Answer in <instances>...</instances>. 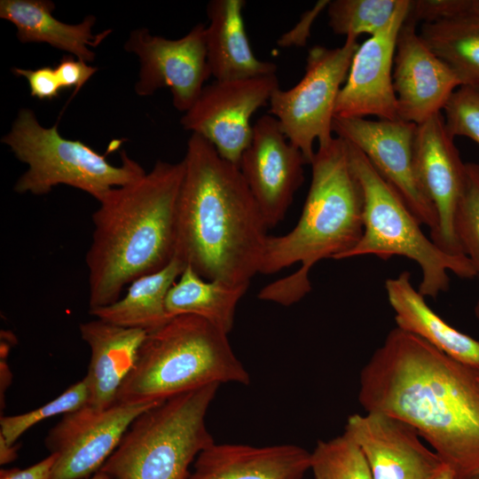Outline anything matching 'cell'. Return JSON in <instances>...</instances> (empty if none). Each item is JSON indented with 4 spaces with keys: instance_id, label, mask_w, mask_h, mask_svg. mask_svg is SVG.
Returning <instances> with one entry per match:
<instances>
[{
    "instance_id": "6da1fadb",
    "label": "cell",
    "mask_w": 479,
    "mask_h": 479,
    "mask_svg": "<svg viewBox=\"0 0 479 479\" xmlns=\"http://www.w3.org/2000/svg\"><path fill=\"white\" fill-rule=\"evenodd\" d=\"M357 398L414 428L454 479L479 475L477 370L396 326L361 369Z\"/></svg>"
},
{
    "instance_id": "7a4b0ae2",
    "label": "cell",
    "mask_w": 479,
    "mask_h": 479,
    "mask_svg": "<svg viewBox=\"0 0 479 479\" xmlns=\"http://www.w3.org/2000/svg\"><path fill=\"white\" fill-rule=\"evenodd\" d=\"M183 161L175 257L205 279L249 286L260 272L269 236L239 166L194 133Z\"/></svg>"
},
{
    "instance_id": "3957f363",
    "label": "cell",
    "mask_w": 479,
    "mask_h": 479,
    "mask_svg": "<svg viewBox=\"0 0 479 479\" xmlns=\"http://www.w3.org/2000/svg\"><path fill=\"white\" fill-rule=\"evenodd\" d=\"M184 171L183 160H159L142 177L110 190L98 201L85 256L89 310L114 302L125 286L174 259Z\"/></svg>"
},
{
    "instance_id": "277c9868",
    "label": "cell",
    "mask_w": 479,
    "mask_h": 479,
    "mask_svg": "<svg viewBox=\"0 0 479 479\" xmlns=\"http://www.w3.org/2000/svg\"><path fill=\"white\" fill-rule=\"evenodd\" d=\"M312 177L296 225L287 233L269 236L261 274L294 263L293 274L264 287L258 297L292 305L311 289L309 273L322 259L342 260L357 244L364 229V194L352 168L348 142L339 137L318 146L310 163Z\"/></svg>"
},
{
    "instance_id": "5b68a950",
    "label": "cell",
    "mask_w": 479,
    "mask_h": 479,
    "mask_svg": "<svg viewBox=\"0 0 479 479\" xmlns=\"http://www.w3.org/2000/svg\"><path fill=\"white\" fill-rule=\"evenodd\" d=\"M249 382L227 334L202 318L179 315L147 333L116 402L157 403L210 384Z\"/></svg>"
},
{
    "instance_id": "8992f818",
    "label": "cell",
    "mask_w": 479,
    "mask_h": 479,
    "mask_svg": "<svg viewBox=\"0 0 479 479\" xmlns=\"http://www.w3.org/2000/svg\"><path fill=\"white\" fill-rule=\"evenodd\" d=\"M219 384L178 395L138 415L99 471L112 479H188L215 442L206 424Z\"/></svg>"
},
{
    "instance_id": "52a82bcc",
    "label": "cell",
    "mask_w": 479,
    "mask_h": 479,
    "mask_svg": "<svg viewBox=\"0 0 479 479\" xmlns=\"http://www.w3.org/2000/svg\"><path fill=\"white\" fill-rule=\"evenodd\" d=\"M348 145L364 194V229L361 239L344 259L404 256L421 270L419 292L433 298L449 289V272L463 279L477 276V270L467 256L444 251L423 233L421 224L391 185L358 148L349 142Z\"/></svg>"
},
{
    "instance_id": "ba28073f",
    "label": "cell",
    "mask_w": 479,
    "mask_h": 479,
    "mask_svg": "<svg viewBox=\"0 0 479 479\" xmlns=\"http://www.w3.org/2000/svg\"><path fill=\"white\" fill-rule=\"evenodd\" d=\"M1 142L27 166L13 186L20 194L42 196L65 185L100 201L110 190L133 183L146 173L125 151L121 153V165L115 166L81 140L62 137L58 124L42 126L30 108L19 110Z\"/></svg>"
},
{
    "instance_id": "9c48e42d",
    "label": "cell",
    "mask_w": 479,
    "mask_h": 479,
    "mask_svg": "<svg viewBox=\"0 0 479 479\" xmlns=\"http://www.w3.org/2000/svg\"><path fill=\"white\" fill-rule=\"evenodd\" d=\"M357 39L347 36L342 46L333 49L311 47L302 78L290 89L278 88L271 98L270 114L307 164L315 154L314 142L323 146L334 137L335 105L359 46Z\"/></svg>"
},
{
    "instance_id": "30bf717a",
    "label": "cell",
    "mask_w": 479,
    "mask_h": 479,
    "mask_svg": "<svg viewBox=\"0 0 479 479\" xmlns=\"http://www.w3.org/2000/svg\"><path fill=\"white\" fill-rule=\"evenodd\" d=\"M278 88L276 74L215 80L203 87L180 123L185 130L207 139L222 158L239 166L253 134L250 119L270 103Z\"/></svg>"
},
{
    "instance_id": "8fae6325",
    "label": "cell",
    "mask_w": 479,
    "mask_h": 479,
    "mask_svg": "<svg viewBox=\"0 0 479 479\" xmlns=\"http://www.w3.org/2000/svg\"><path fill=\"white\" fill-rule=\"evenodd\" d=\"M205 29V24H196L178 39L152 35L145 27L132 30L124 49L139 60L136 94L148 97L167 87L171 91L174 107L185 113L211 77Z\"/></svg>"
},
{
    "instance_id": "7c38bea8",
    "label": "cell",
    "mask_w": 479,
    "mask_h": 479,
    "mask_svg": "<svg viewBox=\"0 0 479 479\" xmlns=\"http://www.w3.org/2000/svg\"><path fill=\"white\" fill-rule=\"evenodd\" d=\"M157 403L116 402L98 410L88 404L64 414L45 438L57 455L50 479H88L100 470L133 420Z\"/></svg>"
},
{
    "instance_id": "4fadbf2b",
    "label": "cell",
    "mask_w": 479,
    "mask_h": 479,
    "mask_svg": "<svg viewBox=\"0 0 479 479\" xmlns=\"http://www.w3.org/2000/svg\"><path fill=\"white\" fill-rule=\"evenodd\" d=\"M416 126L402 120L334 116L333 132L358 148L420 223L432 232L437 224L436 213L417 179L413 164Z\"/></svg>"
},
{
    "instance_id": "5bb4252c",
    "label": "cell",
    "mask_w": 479,
    "mask_h": 479,
    "mask_svg": "<svg viewBox=\"0 0 479 479\" xmlns=\"http://www.w3.org/2000/svg\"><path fill=\"white\" fill-rule=\"evenodd\" d=\"M305 164L302 152L288 141L274 116L256 120L239 169L268 228L284 218L304 181Z\"/></svg>"
},
{
    "instance_id": "9a60e30c",
    "label": "cell",
    "mask_w": 479,
    "mask_h": 479,
    "mask_svg": "<svg viewBox=\"0 0 479 479\" xmlns=\"http://www.w3.org/2000/svg\"><path fill=\"white\" fill-rule=\"evenodd\" d=\"M413 164L417 179L437 216L430 239L444 251L462 255L454 232V216L466 183V163L442 113L416 126Z\"/></svg>"
},
{
    "instance_id": "2e32d148",
    "label": "cell",
    "mask_w": 479,
    "mask_h": 479,
    "mask_svg": "<svg viewBox=\"0 0 479 479\" xmlns=\"http://www.w3.org/2000/svg\"><path fill=\"white\" fill-rule=\"evenodd\" d=\"M411 3L400 0L390 20L358 46L338 95L334 116L373 115L380 120H399L392 66L397 35L409 14Z\"/></svg>"
},
{
    "instance_id": "e0dca14e",
    "label": "cell",
    "mask_w": 479,
    "mask_h": 479,
    "mask_svg": "<svg viewBox=\"0 0 479 479\" xmlns=\"http://www.w3.org/2000/svg\"><path fill=\"white\" fill-rule=\"evenodd\" d=\"M343 433L362 451L373 479H437L447 468L414 428L391 416L352 414Z\"/></svg>"
},
{
    "instance_id": "ac0fdd59",
    "label": "cell",
    "mask_w": 479,
    "mask_h": 479,
    "mask_svg": "<svg viewBox=\"0 0 479 479\" xmlns=\"http://www.w3.org/2000/svg\"><path fill=\"white\" fill-rule=\"evenodd\" d=\"M416 24L407 17L399 30L392 79L398 119L418 125L441 113L461 83L416 32Z\"/></svg>"
},
{
    "instance_id": "d6986e66",
    "label": "cell",
    "mask_w": 479,
    "mask_h": 479,
    "mask_svg": "<svg viewBox=\"0 0 479 479\" xmlns=\"http://www.w3.org/2000/svg\"><path fill=\"white\" fill-rule=\"evenodd\" d=\"M310 452L295 444H216L204 449L188 479H302Z\"/></svg>"
},
{
    "instance_id": "ffe728a7",
    "label": "cell",
    "mask_w": 479,
    "mask_h": 479,
    "mask_svg": "<svg viewBox=\"0 0 479 479\" xmlns=\"http://www.w3.org/2000/svg\"><path fill=\"white\" fill-rule=\"evenodd\" d=\"M82 339L90 349L88 405L105 410L116 403L124 379L133 367L147 332L96 318L80 324Z\"/></svg>"
},
{
    "instance_id": "44dd1931",
    "label": "cell",
    "mask_w": 479,
    "mask_h": 479,
    "mask_svg": "<svg viewBox=\"0 0 479 479\" xmlns=\"http://www.w3.org/2000/svg\"><path fill=\"white\" fill-rule=\"evenodd\" d=\"M244 0H211L205 29L207 61L216 81L274 75L277 66L257 59L251 48L242 16Z\"/></svg>"
},
{
    "instance_id": "7402d4cb",
    "label": "cell",
    "mask_w": 479,
    "mask_h": 479,
    "mask_svg": "<svg viewBox=\"0 0 479 479\" xmlns=\"http://www.w3.org/2000/svg\"><path fill=\"white\" fill-rule=\"evenodd\" d=\"M397 327L425 341L455 360L479 370V341L457 330L427 303L414 288L409 271L385 281Z\"/></svg>"
},
{
    "instance_id": "603a6c76",
    "label": "cell",
    "mask_w": 479,
    "mask_h": 479,
    "mask_svg": "<svg viewBox=\"0 0 479 479\" xmlns=\"http://www.w3.org/2000/svg\"><path fill=\"white\" fill-rule=\"evenodd\" d=\"M55 4L50 0H1L0 18L12 23L20 42L45 43L70 53L87 63L95 59L90 47H97L112 32L92 33L96 17L86 16L77 24L64 23L52 12Z\"/></svg>"
},
{
    "instance_id": "cb8c5ba5",
    "label": "cell",
    "mask_w": 479,
    "mask_h": 479,
    "mask_svg": "<svg viewBox=\"0 0 479 479\" xmlns=\"http://www.w3.org/2000/svg\"><path fill=\"white\" fill-rule=\"evenodd\" d=\"M185 268V264L174 257L161 270L133 280L123 297L89 312L116 326L152 332L172 318L166 310V297Z\"/></svg>"
},
{
    "instance_id": "d4e9b609",
    "label": "cell",
    "mask_w": 479,
    "mask_h": 479,
    "mask_svg": "<svg viewBox=\"0 0 479 479\" xmlns=\"http://www.w3.org/2000/svg\"><path fill=\"white\" fill-rule=\"evenodd\" d=\"M249 286H231L200 277L192 267L183 272L168 292L165 306L170 318L194 315L225 334L234 324L237 305Z\"/></svg>"
},
{
    "instance_id": "484cf974",
    "label": "cell",
    "mask_w": 479,
    "mask_h": 479,
    "mask_svg": "<svg viewBox=\"0 0 479 479\" xmlns=\"http://www.w3.org/2000/svg\"><path fill=\"white\" fill-rule=\"evenodd\" d=\"M420 35L455 73L461 86L479 91V17L463 14L422 23Z\"/></svg>"
},
{
    "instance_id": "4316f807",
    "label": "cell",
    "mask_w": 479,
    "mask_h": 479,
    "mask_svg": "<svg viewBox=\"0 0 479 479\" xmlns=\"http://www.w3.org/2000/svg\"><path fill=\"white\" fill-rule=\"evenodd\" d=\"M400 0H333L326 7L334 34L357 38L381 30L392 18Z\"/></svg>"
},
{
    "instance_id": "83f0119b",
    "label": "cell",
    "mask_w": 479,
    "mask_h": 479,
    "mask_svg": "<svg viewBox=\"0 0 479 479\" xmlns=\"http://www.w3.org/2000/svg\"><path fill=\"white\" fill-rule=\"evenodd\" d=\"M310 470L314 479H373L362 451L344 433L318 441L310 452Z\"/></svg>"
},
{
    "instance_id": "f1b7e54d",
    "label": "cell",
    "mask_w": 479,
    "mask_h": 479,
    "mask_svg": "<svg viewBox=\"0 0 479 479\" xmlns=\"http://www.w3.org/2000/svg\"><path fill=\"white\" fill-rule=\"evenodd\" d=\"M89 389L85 379L67 388L61 395L27 412L0 419V436L9 444L36 423L59 414L75 412L88 404Z\"/></svg>"
},
{
    "instance_id": "f546056e",
    "label": "cell",
    "mask_w": 479,
    "mask_h": 479,
    "mask_svg": "<svg viewBox=\"0 0 479 479\" xmlns=\"http://www.w3.org/2000/svg\"><path fill=\"white\" fill-rule=\"evenodd\" d=\"M461 254L479 270V164L466 163V183L454 216Z\"/></svg>"
},
{
    "instance_id": "4dcf8cb0",
    "label": "cell",
    "mask_w": 479,
    "mask_h": 479,
    "mask_svg": "<svg viewBox=\"0 0 479 479\" xmlns=\"http://www.w3.org/2000/svg\"><path fill=\"white\" fill-rule=\"evenodd\" d=\"M444 119L450 135L467 137L479 145V91L460 86L444 107Z\"/></svg>"
},
{
    "instance_id": "1f68e13d",
    "label": "cell",
    "mask_w": 479,
    "mask_h": 479,
    "mask_svg": "<svg viewBox=\"0 0 479 479\" xmlns=\"http://www.w3.org/2000/svg\"><path fill=\"white\" fill-rule=\"evenodd\" d=\"M471 0H418L412 1L408 18L416 23H432L469 14Z\"/></svg>"
},
{
    "instance_id": "d6a6232c",
    "label": "cell",
    "mask_w": 479,
    "mask_h": 479,
    "mask_svg": "<svg viewBox=\"0 0 479 479\" xmlns=\"http://www.w3.org/2000/svg\"><path fill=\"white\" fill-rule=\"evenodd\" d=\"M12 72L27 80L30 95L38 99L51 100L63 90L56 70L51 67L45 66L36 69L12 67Z\"/></svg>"
},
{
    "instance_id": "836d02e7",
    "label": "cell",
    "mask_w": 479,
    "mask_h": 479,
    "mask_svg": "<svg viewBox=\"0 0 479 479\" xmlns=\"http://www.w3.org/2000/svg\"><path fill=\"white\" fill-rule=\"evenodd\" d=\"M55 70L63 90H79L97 73L98 67L72 55H66L55 67Z\"/></svg>"
},
{
    "instance_id": "e575fe53",
    "label": "cell",
    "mask_w": 479,
    "mask_h": 479,
    "mask_svg": "<svg viewBox=\"0 0 479 479\" xmlns=\"http://www.w3.org/2000/svg\"><path fill=\"white\" fill-rule=\"evenodd\" d=\"M328 3V0L317 2L310 10L306 11L302 14L301 20L293 29L287 31L279 38L278 44L280 47H291L293 45L297 47L304 46L310 35V27L314 20L327 7Z\"/></svg>"
},
{
    "instance_id": "d590c367",
    "label": "cell",
    "mask_w": 479,
    "mask_h": 479,
    "mask_svg": "<svg viewBox=\"0 0 479 479\" xmlns=\"http://www.w3.org/2000/svg\"><path fill=\"white\" fill-rule=\"evenodd\" d=\"M57 455L50 453L48 457L27 468H2L0 479H50Z\"/></svg>"
},
{
    "instance_id": "8d00e7d4",
    "label": "cell",
    "mask_w": 479,
    "mask_h": 479,
    "mask_svg": "<svg viewBox=\"0 0 479 479\" xmlns=\"http://www.w3.org/2000/svg\"><path fill=\"white\" fill-rule=\"evenodd\" d=\"M18 457V445L9 444L0 436V464L5 465L12 462Z\"/></svg>"
},
{
    "instance_id": "74e56055",
    "label": "cell",
    "mask_w": 479,
    "mask_h": 479,
    "mask_svg": "<svg viewBox=\"0 0 479 479\" xmlns=\"http://www.w3.org/2000/svg\"><path fill=\"white\" fill-rule=\"evenodd\" d=\"M469 14H473L479 17V0L470 1Z\"/></svg>"
},
{
    "instance_id": "f35d334b",
    "label": "cell",
    "mask_w": 479,
    "mask_h": 479,
    "mask_svg": "<svg viewBox=\"0 0 479 479\" xmlns=\"http://www.w3.org/2000/svg\"><path fill=\"white\" fill-rule=\"evenodd\" d=\"M88 479H112L109 477L106 474L98 471L96 474H94L92 476L89 477Z\"/></svg>"
},
{
    "instance_id": "ab89813d",
    "label": "cell",
    "mask_w": 479,
    "mask_h": 479,
    "mask_svg": "<svg viewBox=\"0 0 479 479\" xmlns=\"http://www.w3.org/2000/svg\"><path fill=\"white\" fill-rule=\"evenodd\" d=\"M437 479H454L452 471L446 468Z\"/></svg>"
},
{
    "instance_id": "60d3db41",
    "label": "cell",
    "mask_w": 479,
    "mask_h": 479,
    "mask_svg": "<svg viewBox=\"0 0 479 479\" xmlns=\"http://www.w3.org/2000/svg\"><path fill=\"white\" fill-rule=\"evenodd\" d=\"M477 277L479 278V270L477 271ZM475 315L479 322V299L475 306Z\"/></svg>"
},
{
    "instance_id": "b9f144b4",
    "label": "cell",
    "mask_w": 479,
    "mask_h": 479,
    "mask_svg": "<svg viewBox=\"0 0 479 479\" xmlns=\"http://www.w3.org/2000/svg\"><path fill=\"white\" fill-rule=\"evenodd\" d=\"M471 479H479V475H476V476H475V477H473V478H471Z\"/></svg>"
},
{
    "instance_id": "7bdbcfd3",
    "label": "cell",
    "mask_w": 479,
    "mask_h": 479,
    "mask_svg": "<svg viewBox=\"0 0 479 479\" xmlns=\"http://www.w3.org/2000/svg\"><path fill=\"white\" fill-rule=\"evenodd\" d=\"M477 377H478V379H479V370H477Z\"/></svg>"
}]
</instances>
